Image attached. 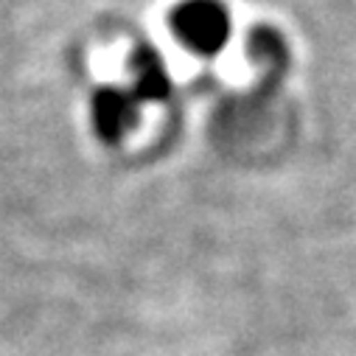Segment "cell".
Wrapping results in <instances>:
<instances>
[{
	"label": "cell",
	"mask_w": 356,
	"mask_h": 356,
	"mask_svg": "<svg viewBox=\"0 0 356 356\" xmlns=\"http://www.w3.org/2000/svg\"><path fill=\"white\" fill-rule=\"evenodd\" d=\"M129 67H132V93L140 104L143 102H163L168 96V90H171L168 67L154 48H149V45L135 48Z\"/></svg>",
	"instance_id": "3"
},
{
	"label": "cell",
	"mask_w": 356,
	"mask_h": 356,
	"mask_svg": "<svg viewBox=\"0 0 356 356\" xmlns=\"http://www.w3.org/2000/svg\"><path fill=\"white\" fill-rule=\"evenodd\" d=\"M171 29L194 54L213 56L230 37V15L222 0H180L171 15Z\"/></svg>",
	"instance_id": "1"
},
{
	"label": "cell",
	"mask_w": 356,
	"mask_h": 356,
	"mask_svg": "<svg viewBox=\"0 0 356 356\" xmlns=\"http://www.w3.org/2000/svg\"><path fill=\"white\" fill-rule=\"evenodd\" d=\"M93 129L102 140L118 143L140 118V102L124 87H99L90 99Z\"/></svg>",
	"instance_id": "2"
}]
</instances>
